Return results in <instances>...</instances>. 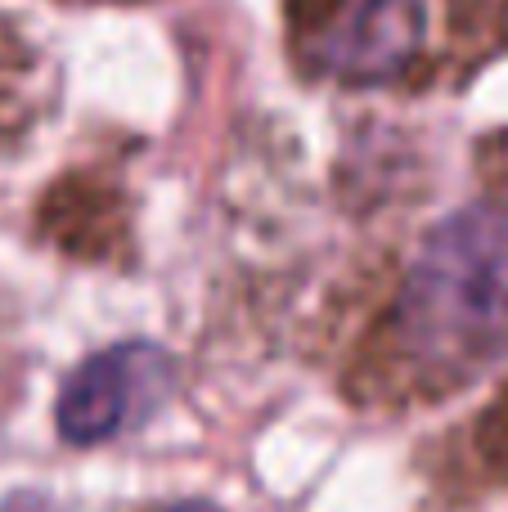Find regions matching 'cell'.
Returning a JSON list of instances; mask_svg holds the SVG:
<instances>
[{"mask_svg": "<svg viewBox=\"0 0 508 512\" xmlns=\"http://www.w3.org/2000/svg\"><path fill=\"white\" fill-rule=\"evenodd\" d=\"M0 512H63V508H54L50 499H41V495H14V499H5Z\"/></svg>", "mask_w": 508, "mask_h": 512, "instance_id": "7", "label": "cell"}, {"mask_svg": "<svg viewBox=\"0 0 508 512\" xmlns=\"http://www.w3.org/2000/svg\"><path fill=\"white\" fill-rule=\"evenodd\" d=\"M477 198L441 216L369 315L342 387L360 409H419L508 360V131L477 144Z\"/></svg>", "mask_w": 508, "mask_h": 512, "instance_id": "1", "label": "cell"}, {"mask_svg": "<svg viewBox=\"0 0 508 512\" xmlns=\"http://www.w3.org/2000/svg\"><path fill=\"white\" fill-rule=\"evenodd\" d=\"M176 391V360L153 342H117L68 373L54 423L68 445H104L131 436Z\"/></svg>", "mask_w": 508, "mask_h": 512, "instance_id": "3", "label": "cell"}, {"mask_svg": "<svg viewBox=\"0 0 508 512\" xmlns=\"http://www.w3.org/2000/svg\"><path fill=\"white\" fill-rule=\"evenodd\" d=\"M468 445H473V463L482 468V477L508 486V387L468 427Z\"/></svg>", "mask_w": 508, "mask_h": 512, "instance_id": "6", "label": "cell"}, {"mask_svg": "<svg viewBox=\"0 0 508 512\" xmlns=\"http://www.w3.org/2000/svg\"><path fill=\"white\" fill-rule=\"evenodd\" d=\"M288 59L351 95H446L508 50V0H279Z\"/></svg>", "mask_w": 508, "mask_h": 512, "instance_id": "2", "label": "cell"}, {"mask_svg": "<svg viewBox=\"0 0 508 512\" xmlns=\"http://www.w3.org/2000/svg\"><path fill=\"white\" fill-rule=\"evenodd\" d=\"M36 230L77 261H117L131 248V203L117 171H63L36 203Z\"/></svg>", "mask_w": 508, "mask_h": 512, "instance_id": "4", "label": "cell"}, {"mask_svg": "<svg viewBox=\"0 0 508 512\" xmlns=\"http://www.w3.org/2000/svg\"><path fill=\"white\" fill-rule=\"evenodd\" d=\"M158 512H221V508L207 504V499H180V504H167V508H158Z\"/></svg>", "mask_w": 508, "mask_h": 512, "instance_id": "8", "label": "cell"}, {"mask_svg": "<svg viewBox=\"0 0 508 512\" xmlns=\"http://www.w3.org/2000/svg\"><path fill=\"white\" fill-rule=\"evenodd\" d=\"M45 113V54L0 14V144L18 140Z\"/></svg>", "mask_w": 508, "mask_h": 512, "instance_id": "5", "label": "cell"}, {"mask_svg": "<svg viewBox=\"0 0 508 512\" xmlns=\"http://www.w3.org/2000/svg\"><path fill=\"white\" fill-rule=\"evenodd\" d=\"M95 5H135V0H95Z\"/></svg>", "mask_w": 508, "mask_h": 512, "instance_id": "9", "label": "cell"}]
</instances>
